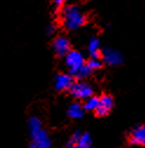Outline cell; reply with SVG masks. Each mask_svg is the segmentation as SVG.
<instances>
[{
    "mask_svg": "<svg viewBox=\"0 0 145 148\" xmlns=\"http://www.w3.org/2000/svg\"><path fill=\"white\" fill-rule=\"evenodd\" d=\"M60 23L67 31H77L86 24V15L76 4H66L60 10Z\"/></svg>",
    "mask_w": 145,
    "mask_h": 148,
    "instance_id": "1",
    "label": "cell"
},
{
    "mask_svg": "<svg viewBox=\"0 0 145 148\" xmlns=\"http://www.w3.org/2000/svg\"><path fill=\"white\" fill-rule=\"evenodd\" d=\"M28 129L33 140V145L37 148H51L52 142L48 133L43 128V122L38 116H32L28 120Z\"/></svg>",
    "mask_w": 145,
    "mask_h": 148,
    "instance_id": "2",
    "label": "cell"
},
{
    "mask_svg": "<svg viewBox=\"0 0 145 148\" xmlns=\"http://www.w3.org/2000/svg\"><path fill=\"white\" fill-rule=\"evenodd\" d=\"M71 95L76 98L77 100H85L88 97L93 95V88L88 82L84 81V80H79L72 84L71 88L68 89Z\"/></svg>",
    "mask_w": 145,
    "mask_h": 148,
    "instance_id": "3",
    "label": "cell"
},
{
    "mask_svg": "<svg viewBox=\"0 0 145 148\" xmlns=\"http://www.w3.org/2000/svg\"><path fill=\"white\" fill-rule=\"evenodd\" d=\"M64 58H65V65L70 69V74L75 73L76 71H78L80 67H83L86 64V60L84 58L83 53L79 51L71 49Z\"/></svg>",
    "mask_w": 145,
    "mask_h": 148,
    "instance_id": "4",
    "label": "cell"
},
{
    "mask_svg": "<svg viewBox=\"0 0 145 148\" xmlns=\"http://www.w3.org/2000/svg\"><path fill=\"white\" fill-rule=\"evenodd\" d=\"M100 58H102V61L108 66H119L124 61L123 54L119 51H117L115 48H110V47L102 49Z\"/></svg>",
    "mask_w": 145,
    "mask_h": 148,
    "instance_id": "5",
    "label": "cell"
},
{
    "mask_svg": "<svg viewBox=\"0 0 145 148\" xmlns=\"http://www.w3.org/2000/svg\"><path fill=\"white\" fill-rule=\"evenodd\" d=\"M52 47H53V51L56 53L58 57H61L64 58L65 55L71 51V44H70V40L64 35H59L54 39L53 44H52Z\"/></svg>",
    "mask_w": 145,
    "mask_h": 148,
    "instance_id": "6",
    "label": "cell"
},
{
    "mask_svg": "<svg viewBox=\"0 0 145 148\" xmlns=\"http://www.w3.org/2000/svg\"><path fill=\"white\" fill-rule=\"evenodd\" d=\"M113 98L110 95H102L99 97V101H98V106L96 109V114L99 116H105L111 112V109L113 108Z\"/></svg>",
    "mask_w": 145,
    "mask_h": 148,
    "instance_id": "7",
    "label": "cell"
},
{
    "mask_svg": "<svg viewBox=\"0 0 145 148\" xmlns=\"http://www.w3.org/2000/svg\"><path fill=\"white\" fill-rule=\"evenodd\" d=\"M73 82V77L71 74L60 73L54 78V88L57 90H68Z\"/></svg>",
    "mask_w": 145,
    "mask_h": 148,
    "instance_id": "8",
    "label": "cell"
},
{
    "mask_svg": "<svg viewBox=\"0 0 145 148\" xmlns=\"http://www.w3.org/2000/svg\"><path fill=\"white\" fill-rule=\"evenodd\" d=\"M130 142L136 146H145V126L136 127L130 134Z\"/></svg>",
    "mask_w": 145,
    "mask_h": 148,
    "instance_id": "9",
    "label": "cell"
},
{
    "mask_svg": "<svg viewBox=\"0 0 145 148\" xmlns=\"http://www.w3.org/2000/svg\"><path fill=\"white\" fill-rule=\"evenodd\" d=\"M100 52H102V46L99 39L97 36L90 38L87 42V53L90 58H100Z\"/></svg>",
    "mask_w": 145,
    "mask_h": 148,
    "instance_id": "10",
    "label": "cell"
},
{
    "mask_svg": "<svg viewBox=\"0 0 145 148\" xmlns=\"http://www.w3.org/2000/svg\"><path fill=\"white\" fill-rule=\"evenodd\" d=\"M84 112H85V109H84L83 105H80L78 102L71 103L68 106V108H67V115L71 119H80V118H83Z\"/></svg>",
    "mask_w": 145,
    "mask_h": 148,
    "instance_id": "11",
    "label": "cell"
},
{
    "mask_svg": "<svg viewBox=\"0 0 145 148\" xmlns=\"http://www.w3.org/2000/svg\"><path fill=\"white\" fill-rule=\"evenodd\" d=\"M98 101H99V97H95V95H91L88 97L87 99L84 100V109L85 110H88V112H96L97 109V106H98Z\"/></svg>",
    "mask_w": 145,
    "mask_h": 148,
    "instance_id": "12",
    "label": "cell"
},
{
    "mask_svg": "<svg viewBox=\"0 0 145 148\" xmlns=\"http://www.w3.org/2000/svg\"><path fill=\"white\" fill-rule=\"evenodd\" d=\"M91 142H92V139H91V136H90L88 133H81L76 148H92Z\"/></svg>",
    "mask_w": 145,
    "mask_h": 148,
    "instance_id": "13",
    "label": "cell"
},
{
    "mask_svg": "<svg viewBox=\"0 0 145 148\" xmlns=\"http://www.w3.org/2000/svg\"><path fill=\"white\" fill-rule=\"evenodd\" d=\"M87 66L90 67V69H91L92 72L93 71H97L102 67V60L100 58H90L87 61H86Z\"/></svg>",
    "mask_w": 145,
    "mask_h": 148,
    "instance_id": "14",
    "label": "cell"
},
{
    "mask_svg": "<svg viewBox=\"0 0 145 148\" xmlns=\"http://www.w3.org/2000/svg\"><path fill=\"white\" fill-rule=\"evenodd\" d=\"M80 134H81V132H79V131H77V132H75L73 134H72V136H71L70 140L67 141L66 148H76V146H77V143H78V141H79Z\"/></svg>",
    "mask_w": 145,
    "mask_h": 148,
    "instance_id": "15",
    "label": "cell"
},
{
    "mask_svg": "<svg viewBox=\"0 0 145 148\" xmlns=\"http://www.w3.org/2000/svg\"><path fill=\"white\" fill-rule=\"evenodd\" d=\"M57 32V25L56 24H48L46 27V33L48 35H53L54 33Z\"/></svg>",
    "mask_w": 145,
    "mask_h": 148,
    "instance_id": "16",
    "label": "cell"
},
{
    "mask_svg": "<svg viewBox=\"0 0 145 148\" xmlns=\"http://www.w3.org/2000/svg\"><path fill=\"white\" fill-rule=\"evenodd\" d=\"M66 3H67V0H53V5L58 10H60L64 5H66Z\"/></svg>",
    "mask_w": 145,
    "mask_h": 148,
    "instance_id": "17",
    "label": "cell"
},
{
    "mask_svg": "<svg viewBox=\"0 0 145 148\" xmlns=\"http://www.w3.org/2000/svg\"><path fill=\"white\" fill-rule=\"evenodd\" d=\"M28 148H37V147H35V146H34V145H33V143H32V145H31V146H28Z\"/></svg>",
    "mask_w": 145,
    "mask_h": 148,
    "instance_id": "18",
    "label": "cell"
},
{
    "mask_svg": "<svg viewBox=\"0 0 145 148\" xmlns=\"http://www.w3.org/2000/svg\"><path fill=\"white\" fill-rule=\"evenodd\" d=\"M138 148H139V147H138Z\"/></svg>",
    "mask_w": 145,
    "mask_h": 148,
    "instance_id": "19",
    "label": "cell"
}]
</instances>
